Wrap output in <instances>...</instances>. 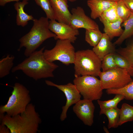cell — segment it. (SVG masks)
<instances>
[{
  "label": "cell",
  "instance_id": "obj_3",
  "mask_svg": "<svg viewBox=\"0 0 133 133\" xmlns=\"http://www.w3.org/2000/svg\"><path fill=\"white\" fill-rule=\"evenodd\" d=\"M48 20L43 17L38 19L34 18L33 26L29 32L19 40L20 43L18 51L25 48L24 54L28 57L46 40L52 37L55 39L56 35L49 29Z\"/></svg>",
  "mask_w": 133,
  "mask_h": 133
},
{
  "label": "cell",
  "instance_id": "obj_33",
  "mask_svg": "<svg viewBox=\"0 0 133 133\" xmlns=\"http://www.w3.org/2000/svg\"><path fill=\"white\" fill-rule=\"evenodd\" d=\"M20 0H0V5L1 6H4L8 3L12 1L19 2ZM28 1L29 0H27Z\"/></svg>",
  "mask_w": 133,
  "mask_h": 133
},
{
  "label": "cell",
  "instance_id": "obj_1",
  "mask_svg": "<svg viewBox=\"0 0 133 133\" xmlns=\"http://www.w3.org/2000/svg\"><path fill=\"white\" fill-rule=\"evenodd\" d=\"M44 47L34 51L22 62L13 67L12 72L21 70L35 81L54 77L53 72L58 66L46 59L44 54Z\"/></svg>",
  "mask_w": 133,
  "mask_h": 133
},
{
  "label": "cell",
  "instance_id": "obj_11",
  "mask_svg": "<svg viewBox=\"0 0 133 133\" xmlns=\"http://www.w3.org/2000/svg\"><path fill=\"white\" fill-rule=\"evenodd\" d=\"M49 28L56 35L55 39L68 40L74 43L79 34L78 29L74 28L69 24L59 22L55 20H50Z\"/></svg>",
  "mask_w": 133,
  "mask_h": 133
},
{
  "label": "cell",
  "instance_id": "obj_4",
  "mask_svg": "<svg viewBox=\"0 0 133 133\" xmlns=\"http://www.w3.org/2000/svg\"><path fill=\"white\" fill-rule=\"evenodd\" d=\"M73 64L75 77L87 75L97 77L101 71V61L92 50L76 51Z\"/></svg>",
  "mask_w": 133,
  "mask_h": 133
},
{
  "label": "cell",
  "instance_id": "obj_35",
  "mask_svg": "<svg viewBox=\"0 0 133 133\" xmlns=\"http://www.w3.org/2000/svg\"><path fill=\"white\" fill-rule=\"evenodd\" d=\"M68 0L71 2H74L76 1L77 0Z\"/></svg>",
  "mask_w": 133,
  "mask_h": 133
},
{
  "label": "cell",
  "instance_id": "obj_17",
  "mask_svg": "<svg viewBox=\"0 0 133 133\" xmlns=\"http://www.w3.org/2000/svg\"><path fill=\"white\" fill-rule=\"evenodd\" d=\"M100 21L104 26V33L109 36L111 40L115 37L120 36L123 31L121 26L123 21L120 18L114 22L103 20Z\"/></svg>",
  "mask_w": 133,
  "mask_h": 133
},
{
  "label": "cell",
  "instance_id": "obj_28",
  "mask_svg": "<svg viewBox=\"0 0 133 133\" xmlns=\"http://www.w3.org/2000/svg\"><path fill=\"white\" fill-rule=\"evenodd\" d=\"M116 64L118 67L126 69L131 76L133 77V70L127 60L124 57L117 53H114Z\"/></svg>",
  "mask_w": 133,
  "mask_h": 133
},
{
  "label": "cell",
  "instance_id": "obj_8",
  "mask_svg": "<svg viewBox=\"0 0 133 133\" xmlns=\"http://www.w3.org/2000/svg\"><path fill=\"white\" fill-rule=\"evenodd\" d=\"M98 76L103 89L120 88L133 81L126 69L119 67L101 71Z\"/></svg>",
  "mask_w": 133,
  "mask_h": 133
},
{
  "label": "cell",
  "instance_id": "obj_12",
  "mask_svg": "<svg viewBox=\"0 0 133 133\" xmlns=\"http://www.w3.org/2000/svg\"><path fill=\"white\" fill-rule=\"evenodd\" d=\"M95 109L92 101L85 99L80 100L73 108L77 117L85 125L89 126L93 123Z\"/></svg>",
  "mask_w": 133,
  "mask_h": 133
},
{
  "label": "cell",
  "instance_id": "obj_34",
  "mask_svg": "<svg viewBox=\"0 0 133 133\" xmlns=\"http://www.w3.org/2000/svg\"><path fill=\"white\" fill-rule=\"evenodd\" d=\"M111 1H115V2H117L120 0H106Z\"/></svg>",
  "mask_w": 133,
  "mask_h": 133
},
{
  "label": "cell",
  "instance_id": "obj_2",
  "mask_svg": "<svg viewBox=\"0 0 133 133\" xmlns=\"http://www.w3.org/2000/svg\"><path fill=\"white\" fill-rule=\"evenodd\" d=\"M1 123L5 125L11 133H36L41 120L35 106L30 103L23 113L13 116L0 114Z\"/></svg>",
  "mask_w": 133,
  "mask_h": 133
},
{
  "label": "cell",
  "instance_id": "obj_13",
  "mask_svg": "<svg viewBox=\"0 0 133 133\" xmlns=\"http://www.w3.org/2000/svg\"><path fill=\"white\" fill-rule=\"evenodd\" d=\"M55 19L58 22L69 24L72 14L68 9V0H50Z\"/></svg>",
  "mask_w": 133,
  "mask_h": 133
},
{
  "label": "cell",
  "instance_id": "obj_5",
  "mask_svg": "<svg viewBox=\"0 0 133 133\" xmlns=\"http://www.w3.org/2000/svg\"><path fill=\"white\" fill-rule=\"evenodd\" d=\"M6 104L0 107V114L13 116L23 112L31 101L29 91L23 84L15 83Z\"/></svg>",
  "mask_w": 133,
  "mask_h": 133
},
{
  "label": "cell",
  "instance_id": "obj_6",
  "mask_svg": "<svg viewBox=\"0 0 133 133\" xmlns=\"http://www.w3.org/2000/svg\"><path fill=\"white\" fill-rule=\"evenodd\" d=\"M57 40L52 49L44 50L46 59L51 62L59 61L66 65L74 64L76 52L72 43L68 40Z\"/></svg>",
  "mask_w": 133,
  "mask_h": 133
},
{
  "label": "cell",
  "instance_id": "obj_23",
  "mask_svg": "<svg viewBox=\"0 0 133 133\" xmlns=\"http://www.w3.org/2000/svg\"><path fill=\"white\" fill-rule=\"evenodd\" d=\"M102 34L99 30L85 29V41L90 46L94 47L100 42Z\"/></svg>",
  "mask_w": 133,
  "mask_h": 133
},
{
  "label": "cell",
  "instance_id": "obj_25",
  "mask_svg": "<svg viewBox=\"0 0 133 133\" xmlns=\"http://www.w3.org/2000/svg\"><path fill=\"white\" fill-rule=\"evenodd\" d=\"M116 52L127 60L133 70V37L126 47L116 49Z\"/></svg>",
  "mask_w": 133,
  "mask_h": 133
},
{
  "label": "cell",
  "instance_id": "obj_30",
  "mask_svg": "<svg viewBox=\"0 0 133 133\" xmlns=\"http://www.w3.org/2000/svg\"><path fill=\"white\" fill-rule=\"evenodd\" d=\"M116 9L119 17L123 22L129 18L132 13L125 5L123 0H120L116 2Z\"/></svg>",
  "mask_w": 133,
  "mask_h": 133
},
{
  "label": "cell",
  "instance_id": "obj_20",
  "mask_svg": "<svg viewBox=\"0 0 133 133\" xmlns=\"http://www.w3.org/2000/svg\"><path fill=\"white\" fill-rule=\"evenodd\" d=\"M106 92L108 95L120 94L124 97V99L133 100V81L120 88L107 89Z\"/></svg>",
  "mask_w": 133,
  "mask_h": 133
},
{
  "label": "cell",
  "instance_id": "obj_26",
  "mask_svg": "<svg viewBox=\"0 0 133 133\" xmlns=\"http://www.w3.org/2000/svg\"><path fill=\"white\" fill-rule=\"evenodd\" d=\"M99 18L100 21L103 20L110 22H114L118 20L119 18L117 11L116 2L105 11Z\"/></svg>",
  "mask_w": 133,
  "mask_h": 133
},
{
  "label": "cell",
  "instance_id": "obj_14",
  "mask_svg": "<svg viewBox=\"0 0 133 133\" xmlns=\"http://www.w3.org/2000/svg\"><path fill=\"white\" fill-rule=\"evenodd\" d=\"M109 36L104 33L98 44L92 50L101 60L106 55L116 52L115 45L112 43Z\"/></svg>",
  "mask_w": 133,
  "mask_h": 133
},
{
  "label": "cell",
  "instance_id": "obj_10",
  "mask_svg": "<svg viewBox=\"0 0 133 133\" xmlns=\"http://www.w3.org/2000/svg\"><path fill=\"white\" fill-rule=\"evenodd\" d=\"M71 11L72 16L69 25L74 28L99 30L98 25L85 14L81 7L72 8Z\"/></svg>",
  "mask_w": 133,
  "mask_h": 133
},
{
  "label": "cell",
  "instance_id": "obj_32",
  "mask_svg": "<svg viewBox=\"0 0 133 133\" xmlns=\"http://www.w3.org/2000/svg\"><path fill=\"white\" fill-rule=\"evenodd\" d=\"M0 133H11L9 129L5 125L1 123L0 126Z\"/></svg>",
  "mask_w": 133,
  "mask_h": 133
},
{
  "label": "cell",
  "instance_id": "obj_21",
  "mask_svg": "<svg viewBox=\"0 0 133 133\" xmlns=\"http://www.w3.org/2000/svg\"><path fill=\"white\" fill-rule=\"evenodd\" d=\"M133 121V106L124 103L120 109L118 126L129 121Z\"/></svg>",
  "mask_w": 133,
  "mask_h": 133
},
{
  "label": "cell",
  "instance_id": "obj_9",
  "mask_svg": "<svg viewBox=\"0 0 133 133\" xmlns=\"http://www.w3.org/2000/svg\"><path fill=\"white\" fill-rule=\"evenodd\" d=\"M48 85L57 88L65 94L66 101L65 105L62 107V111L60 116V119L64 121L67 117V113L69 107L80 100L81 95L74 84L69 83L65 85H58L48 80L45 81Z\"/></svg>",
  "mask_w": 133,
  "mask_h": 133
},
{
  "label": "cell",
  "instance_id": "obj_18",
  "mask_svg": "<svg viewBox=\"0 0 133 133\" xmlns=\"http://www.w3.org/2000/svg\"><path fill=\"white\" fill-rule=\"evenodd\" d=\"M121 26L124 29L121 36L113 43L115 45H120L126 39L133 36V12H132L129 17Z\"/></svg>",
  "mask_w": 133,
  "mask_h": 133
},
{
  "label": "cell",
  "instance_id": "obj_27",
  "mask_svg": "<svg viewBox=\"0 0 133 133\" xmlns=\"http://www.w3.org/2000/svg\"><path fill=\"white\" fill-rule=\"evenodd\" d=\"M45 12L46 17L50 20H55L50 0H34Z\"/></svg>",
  "mask_w": 133,
  "mask_h": 133
},
{
  "label": "cell",
  "instance_id": "obj_7",
  "mask_svg": "<svg viewBox=\"0 0 133 133\" xmlns=\"http://www.w3.org/2000/svg\"><path fill=\"white\" fill-rule=\"evenodd\" d=\"M96 77L88 75L75 77L74 84L83 99L93 101L101 97L103 89L100 80Z\"/></svg>",
  "mask_w": 133,
  "mask_h": 133
},
{
  "label": "cell",
  "instance_id": "obj_29",
  "mask_svg": "<svg viewBox=\"0 0 133 133\" xmlns=\"http://www.w3.org/2000/svg\"><path fill=\"white\" fill-rule=\"evenodd\" d=\"M101 67L103 72L118 67L115 62L114 53L109 54L104 57L101 61Z\"/></svg>",
  "mask_w": 133,
  "mask_h": 133
},
{
  "label": "cell",
  "instance_id": "obj_16",
  "mask_svg": "<svg viewBox=\"0 0 133 133\" xmlns=\"http://www.w3.org/2000/svg\"><path fill=\"white\" fill-rule=\"evenodd\" d=\"M28 0H23L22 2H17L14 4L17 12L16 23L17 25L24 27L27 25L28 21L33 20L34 18L32 15H29L24 10L25 6L28 3Z\"/></svg>",
  "mask_w": 133,
  "mask_h": 133
},
{
  "label": "cell",
  "instance_id": "obj_19",
  "mask_svg": "<svg viewBox=\"0 0 133 133\" xmlns=\"http://www.w3.org/2000/svg\"><path fill=\"white\" fill-rule=\"evenodd\" d=\"M120 109L117 107L105 110L100 112V115H105L108 120V129L116 128L119 126Z\"/></svg>",
  "mask_w": 133,
  "mask_h": 133
},
{
  "label": "cell",
  "instance_id": "obj_24",
  "mask_svg": "<svg viewBox=\"0 0 133 133\" xmlns=\"http://www.w3.org/2000/svg\"><path fill=\"white\" fill-rule=\"evenodd\" d=\"M124 99V97L123 95L116 94L115 97L111 100L105 101L98 100V103L100 109V112L106 109L117 107L118 104Z\"/></svg>",
  "mask_w": 133,
  "mask_h": 133
},
{
  "label": "cell",
  "instance_id": "obj_15",
  "mask_svg": "<svg viewBox=\"0 0 133 133\" xmlns=\"http://www.w3.org/2000/svg\"><path fill=\"white\" fill-rule=\"evenodd\" d=\"M116 2L106 0H88L87 4L91 11V18L96 19L99 18L105 11Z\"/></svg>",
  "mask_w": 133,
  "mask_h": 133
},
{
  "label": "cell",
  "instance_id": "obj_22",
  "mask_svg": "<svg viewBox=\"0 0 133 133\" xmlns=\"http://www.w3.org/2000/svg\"><path fill=\"white\" fill-rule=\"evenodd\" d=\"M15 57L7 55L0 60V78H2L9 74L13 67Z\"/></svg>",
  "mask_w": 133,
  "mask_h": 133
},
{
  "label": "cell",
  "instance_id": "obj_31",
  "mask_svg": "<svg viewBox=\"0 0 133 133\" xmlns=\"http://www.w3.org/2000/svg\"><path fill=\"white\" fill-rule=\"evenodd\" d=\"M123 1L128 8L133 12V0H123Z\"/></svg>",
  "mask_w": 133,
  "mask_h": 133
}]
</instances>
